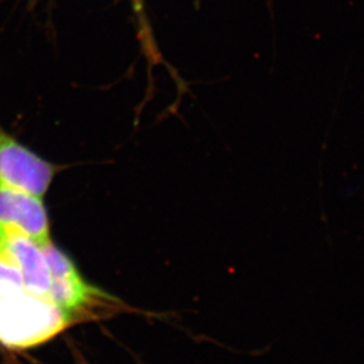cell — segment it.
Segmentation results:
<instances>
[{"instance_id":"3","label":"cell","mask_w":364,"mask_h":364,"mask_svg":"<svg viewBox=\"0 0 364 364\" xmlns=\"http://www.w3.org/2000/svg\"><path fill=\"white\" fill-rule=\"evenodd\" d=\"M53 276V298L60 309L76 317L85 314L90 306L97 304L105 294L89 285L78 272L74 262L53 245V242L43 246Z\"/></svg>"},{"instance_id":"4","label":"cell","mask_w":364,"mask_h":364,"mask_svg":"<svg viewBox=\"0 0 364 364\" xmlns=\"http://www.w3.org/2000/svg\"><path fill=\"white\" fill-rule=\"evenodd\" d=\"M0 225L14 228L38 245L51 242L50 218L43 196L0 182Z\"/></svg>"},{"instance_id":"1","label":"cell","mask_w":364,"mask_h":364,"mask_svg":"<svg viewBox=\"0 0 364 364\" xmlns=\"http://www.w3.org/2000/svg\"><path fill=\"white\" fill-rule=\"evenodd\" d=\"M74 317L48 298L28 290L21 271L0 255V343L14 349L51 340Z\"/></svg>"},{"instance_id":"2","label":"cell","mask_w":364,"mask_h":364,"mask_svg":"<svg viewBox=\"0 0 364 364\" xmlns=\"http://www.w3.org/2000/svg\"><path fill=\"white\" fill-rule=\"evenodd\" d=\"M58 173V166L21 144L0 124V182L44 196Z\"/></svg>"}]
</instances>
